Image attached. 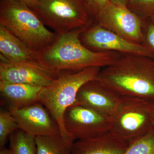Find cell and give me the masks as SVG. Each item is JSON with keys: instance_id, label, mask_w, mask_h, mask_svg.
Listing matches in <instances>:
<instances>
[{"instance_id": "8992f818", "label": "cell", "mask_w": 154, "mask_h": 154, "mask_svg": "<svg viewBox=\"0 0 154 154\" xmlns=\"http://www.w3.org/2000/svg\"><path fill=\"white\" fill-rule=\"evenodd\" d=\"M153 127L149 101L122 96L118 108L111 116L109 131L130 144L148 132Z\"/></svg>"}, {"instance_id": "7a4b0ae2", "label": "cell", "mask_w": 154, "mask_h": 154, "mask_svg": "<svg viewBox=\"0 0 154 154\" xmlns=\"http://www.w3.org/2000/svg\"><path fill=\"white\" fill-rule=\"evenodd\" d=\"M85 28L57 34L52 44L37 53L36 61L57 72L81 70L91 67L103 68L113 63L121 53L95 52L82 44L80 34Z\"/></svg>"}, {"instance_id": "cb8c5ba5", "label": "cell", "mask_w": 154, "mask_h": 154, "mask_svg": "<svg viewBox=\"0 0 154 154\" xmlns=\"http://www.w3.org/2000/svg\"><path fill=\"white\" fill-rule=\"evenodd\" d=\"M11 1L22 3V4H25L29 7H30V6L34 5L35 3L37 2L39 0H11Z\"/></svg>"}, {"instance_id": "7c38bea8", "label": "cell", "mask_w": 154, "mask_h": 154, "mask_svg": "<svg viewBox=\"0 0 154 154\" xmlns=\"http://www.w3.org/2000/svg\"><path fill=\"white\" fill-rule=\"evenodd\" d=\"M121 99L120 95L95 79L80 88L74 103L111 117L118 108Z\"/></svg>"}, {"instance_id": "d6986e66", "label": "cell", "mask_w": 154, "mask_h": 154, "mask_svg": "<svg viewBox=\"0 0 154 154\" xmlns=\"http://www.w3.org/2000/svg\"><path fill=\"white\" fill-rule=\"evenodd\" d=\"M19 129V125L10 111H0V147L5 146L8 138Z\"/></svg>"}, {"instance_id": "603a6c76", "label": "cell", "mask_w": 154, "mask_h": 154, "mask_svg": "<svg viewBox=\"0 0 154 154\" xmlns=\"http://www.w3.org/2000/svg\"><path fill=\"white\" fill-rule=\"evenodd\" d=\"M109 2L116 5L127 7L131 0H109Z\"/></svg>"}, {"instance_id": "44dd1931", "label": "cell", "mask_w": 154, "mask_h": 154, "mask_svg": "<svg viewBox=\"0 0 154 154\" xmlns=\"http://www.w3.org/2000/svg\"><path fill=\"white\" fill-rule=\"evenodd\" d=\"M142 35L141 44L154 55V23L150 19L142 20Z\"/></svg>"}, {"instance_id": "2e32d148", "label": "cell", "mask_w": 154, "mask_h": 154, "mask_svg": "<svg viewBox=\"0 0 154 154\" xmlns=\"http://www.w3.org/2000/svg\"><path fill=\"white\" fill-rule=\"evenodd\" d=\"M10 149L14 154H36L35 137L19 129L9 137Z\"/></svg>"}, {"instance_id": "4316f807", "label": "cell", "mask_w": 154, "mask_h": 154, "mask_svg": "<svg viewBox=\"0 0 154 154\" xmlns=\"http://www.w3.org/2000/svg\"><path fill=\"white\" fill-rule=\"evenodd\" d=\"M151 20L152 22H154V16L153 17H152V18H151V19H150Z\"/></svg>"}, {"instance_id": "3957f363", "label": "cell", "mask_w": 154, "mask_h": 154, "mask_svg": "<svg viewBox=\"0 0 154 154\" xmlns=\"http://www.w3.org/2000/svg\"><path fill=\"white\" fill-rule=\"evenodd\" d=\"M101 68L91 67L79 71L59 72L57 78L42 88L38 94V102L46 108L56 122L61 136L70 151L76 140L65 129V113L74 103L80 88L88 81L96 79Z\"/></svg>"}, {"instance_id": "ac0fdd59", "label": "cell", "mask_w": 154, "mask_h": 154, "mask_svg": "<svg viewBox=\"0 0 154 154\" xmlns=\"http://www.w3.org/2000/svg\"><path fill=\"white\" fill-rule=\"evenodd\" d=\"M123 154H154V127L146 134L130 144Z\"/></svg>"}, {"instance_id": "4fadbf2b", "label": "cell", "mask_w": 154, "mask_h": 154, "mask_svg": "<svg viewBox=\"0 0 154 154\" xmlns=\"http://www.w3.org/2000/svg\"><path fill=\"white\" fill-rule=\"evenodd\" d=\"M129 145L108 131L96 137L75 140L70 154H123Z\"/></svg>"}, {"instance_id": "30bf717a", "label": "cell", "mask_w": 154, "mask_h": 154, "mask_svg": "<svg viewBox=\"0 0 154 154\" xmlns=\"http://www.w3.org/2000/svg\"><path fill=\"white\" fill-rule=\"evenodd\" d=\"M0 59V81L43 88L52 83L59 74L36 61L14 62Z\"/></svg>"}, {"instance_id": "5b68a950", "label": "cell", "mask_w": 154, "mask_h": 154, "mask_svg": "<svg viewBox=\"0 0 154 154\" xmlns=\"http://www.w3.org/2000/svg\"><path fill=\"white\" fill-rule=\"evenodd\" d=\"M29 7L58 35L85 28L94 22L85 0H39Z\"/></svg>"}, {"instance_id": "ffe728a7", "label": "cell", "mask_w": 154, "mask_h": 154, "mask_svg": "<svg viewBox=\"0 0 154 154\" xmlns=\"http://www.w3.org/2000/svg\"><path fill=\"white\" fill-rule=\"evenodd\" d=\"M127 7L142 20L154 16V0H131Z\"/></svg>"}, {"instance_id": "9c48e42d", "label": "cell", "mask_w": 154, "mask_h": 154, "mask_svg": "<svg viewBox=\"0 0 154 154\" xmlns=\"http://www.w3.org/2000/svg\"><path fill=\"white\" fill-rule=\"evenodd\" d=\"M94 22L128 40L141 43L142 20L127 7L110 2L97 15Z\"/></svg>"}, {"instance_id": "9a60e30c", "label": "cell", "mask_w": 154, "mask_h": 154, "mask_svg": "<svg viewBox=\"0 0 154 154\" xmlns=\"http://www.w3.org/2000/svg\"><path fill=\"white\" fill-rule=\"evenodd\" d=\"M0 57L9 61H36L35 52L5 26L0 25Z\"/></svg>"}, {"instance_id": "277c9868", "label": "cell", "mask_w": 154, "mask_h": 154, "mask_svg": "<svg viewBox=\"0 0 154 154\" xmlns=\"http://www.w3.org/2000/svg\"><path fill=\"white\" fill-rule=\"evenodd\" d=\"M0 25L37 53L52 44L57 36L29 6L11 0H0Z\"/></svg>"}, {"instance_id": "5bb4252c", "label": "cell", "mask_w": 154, "mask_h": 154, "mask_svg": "<svg viewBox=\"0 0 154 154\" xmlns=\"http://www.w3.org/2000/svg\"><path fill=\"white\" fill-rule=\"evenodd\" d=\"M41 87L0 81V94L8 109L24 108L38 102Z\"/></svg>"}, {"instance_id": "6da1fadb", "label": "cell", "mask_w": 154, "mask_h": 154, "mask_svg": "<svg viewBox=\"0 0 154 154\" xmlns=\"http://www.w3.org/2000/svg\"><path fill=\"white\" fill-rule=\"evenodd\" d=\"M96 79L124 97L154 101V58L120 54L111 64L102 68Z\"/></svg>"}, {"instance_id": "52a82bcc", "label": "cell", "mask_w": 154, "mask_h": 154, "mask_svg": "<svg viewBox=\"0 0 154 154\" xmlns=\"http://www.w3.org/2000/svg\"><path fill=\"white\" fill-rule=\"evenodd\" d=\"M79 38L84 46L95 52L112 51L154 58L153 54L141 44L128 40L94 22L81 32Z\"/></svg>"}, {"instance_id": "e0dca14e", "label": "cell", "mask_w": 154, "mask_h": 154, "mask_svg": "<svg viewBox=\"0 0 154 154\" xmlns=\"http://www.w3.org/2000/svg\"><path fill=\"white\" fill-rule=\"evenodd\" d=\"M35 140L36 154H70L61 136L37 137Z\"/></svg>"}, {"instance_id": "d4e9b609", "label": "cell", "mask_w": 154, "mask_h": 154, "mask_svg": "<svg viewBox=\"0 0 154 154\" xmlns=\"http://www.w3.org/2000/svg\"><path fill=\"white\" fill-rule=\"evenodd\" d=\"M149 110L152 123L154 127V101H149Z\"/></svg>"}, {"instance_id": "8fae6325", "label": "cell", "mask_w": 154, "mask_h": 154, "mask_svg": "<svg viewBox=\"0 0 154 154\" xmlns=\"http://www.w3.org/2000/svg\"><path fill=\"white\" fill-rule=\"evenodd\" d=\"M8 110L17 122L19 129L31 136H61L56 122L39 102L21 109H9Z\"/></svg>"}, {"instance_id": "484cf974", "label": "cell", "mask_w": 154, "mask_h": 154, "mask_svg": "<svg viewBox=\"0 0 154 154\" xmlns=\"http://www.w3.org/2000/svg\"><path fill=\"white\" fill-rule=\"evenodd\" d=\"M0 154H14L10 149L7 148L5 147H0Z\"/></svg>"}, {"instance_id": "7402d4cb", "label": "cell", "mask_w": 154, "mask_h": 154, "mask_svg": "<svg viewBox=\"0 0 154 154\" xmlns=\"http://www.w3.org/2000/svg\"><path fill=\"white\" fill-rule=\"evenodd\" d=\"M93 20L110 2L109 0H85Z\"/></svg>"}, {"instance_id": "ba28073f", "label": "cell", "mask_w": 154, "mask_h": 154, "mask_svg": "<svg viewBox=\"0 0 154 154\" xmlns=\"http://www.w3.org/2000/svg\"><path fill=\"white\" fill-rule=\"evenodd\" d=\"M67 132L76 140L99 136L110 131L111 117L74 103L64 116Z\"/></svg>"}]
</instances>
